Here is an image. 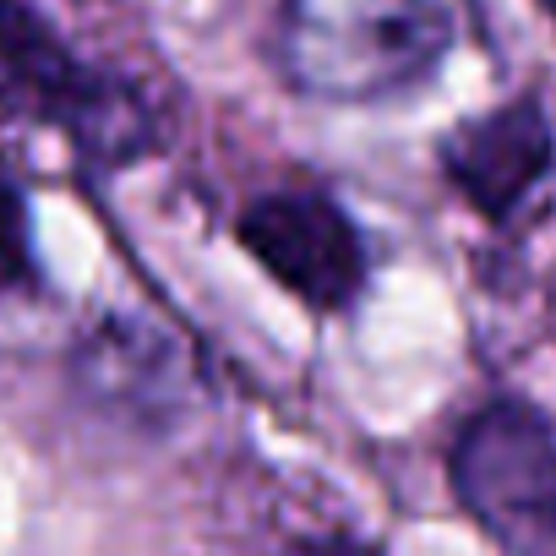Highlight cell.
I'll use <instances>...</instances> for the list:
<instances>
[{"mask_svg":"<svg viewBox=\"0 0 556 556\" xmlns=\"http://www.w3.org/2000/svg\"><path fill=\"white\" fill-rule=\"evenodd\" d=\"M453 50L447 0H285L267 55L295 93L377 104L420 88Z\"/></svg>","mask_w":556,"mask_h":556,"instance_id":"6da1fadb","label":"cell"},{"mask_svg":"<svg viewBox=\"0 0 556 556\" xmlns=\"http://www.w3.org/2000/svg\"><path fill=\"white\" fill-rule=\"evenodd\" d=\"M0 115L55 126L99 169L131 164L153 142L137 93L77 61L28 0H0Z\"/></svg>","mask_w":556,"mask_h":556,"instance_id":"7a4b0ae2","label":"cell"},{"mask_svg":"<svg viewBox=\"0 0 556 556\" xmlns=\"http://www.w3.org/2000/svg\"><path fill=\"white\" fill-rule=\"evenodd\" d=\"M447 485L502 556H556V431L529 399H491L458 426Z\"/></svg>","mask_w":556,"mask_h":556,"instance_id":"3957f363","label":"cell"},{"mask_svg":"<svg viewBox=\"0 0 556 556\" xmlns=\"http://www.w3.org/2000/svg\"><path fill=\"white\" fill-rule=\"evenodd\" d=\"M235 235L278 290L323 317L350 312L366 290V240L328 191L295 186L256 197L240 213Z\"/></svg>","mask_w":556,"mask_h":556,"instance_id":"277c9868","label":"cell"},{"mask_svg":"<svg viewBox=\"0 0 556 556\" xmlns=\"http://www.w3.org/2000/svg\"><path fill=\"white\" fill-rule=\"evenodd\" d=\"M442 180L496 229L518 218V207L551 180L556 169V131L534 93L507 99L485 115L458 121L437 142Z\"/></svg>","mask_w":556,"mask_h":556,"instance_id":"5b68a950","label":"cell"},{"mask_svg":"<svg viewBox=\"0 0 556 556\" xmlns=\"http://www.w3.org/2000/svg\"><path fill=\"white\" fill-rule=\"evenodd\" d=\"M77 393L131 426H169L191 399V361L175 333L142 317H104L72 350Z\"/></svg>","mask_w":556,"mask_h":556,"instance_id":"8992f818","label":"cell"},{"mask_svg":"<svg viewBox=\"0 0 556 556\" xmlns=\"http://www.w3.org/2000/svg\"><path fill=\"white\" fill-rule=\"evenodd\" d=\"M39 278L34 267V224H28V197L12 175V164L0 159V295L28 290Z\"/></svg>","mask_w":556,"mask_h":556,"instance_id":"52a82bcc","label":"cell"},{"mask_svg":"<svg viewBox=\"0 0 556 556\" xmlns=\"http://www.w3.org/2000/svg\"><path fill=\"white\" fill-rule=\"evenodd\" d=\"M301 556H377V551L361 545V540H350V534H333V540H312Z\"/></svg>","mask_w":556,"mask_h":556,"instance_id":"ba28073f","label":"cell"},{"mask_svg":"<svg viewBox=\"0 0 556 556\" xmlns=\"http://www.w3.org/2000/svg\"><path fill=\"white\" fill-rule=\"evenodd\" d=\"M540 12H545V17L556 23V0H540Z\"/></svg>","mask_w":556,"mask_h":556,"instance_id":"9c48e42d","label":"cell"}]
</instances>
